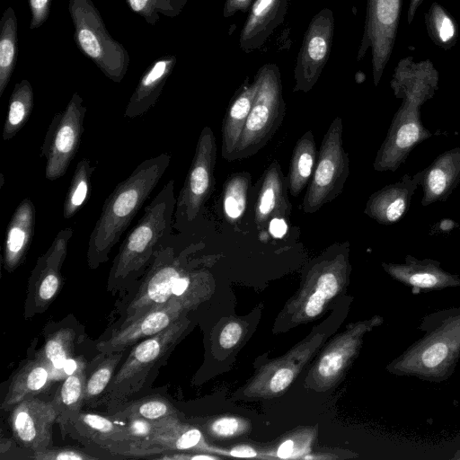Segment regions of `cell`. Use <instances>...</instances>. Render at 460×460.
<instances>
[{
  "label": "cell",
  "instance_id": "obj_47",
  "mask_svg": "<svg viewBox=\"0 0 460 460\" xmlns=\"http://www.w3.org/2000/svg\"><path fill=\"white\" fill-rule=\"evenodd\" d=\"M325 299V296L318 289H315L307 301L306 314L311 317L319 314L322 312Z\"/></svg>",
  "mask_w": 460,
  "mask_h": 460
},
{
  "label": "cell",
  "instance_id": "obj_5",
  "mask_svg": "<svg viewBox=\"0 0 460 460\" xmlns=\"http://www.w3.org/2000/svg\"><path fill=\"white\" fill-rule=\"evenodd\" d=\"M257 93L232 161L256 155L277 133L285 114L286 103L279 66L268 63L254 75Z\"/></svg>",
  "mask_w": 460,
  "mask_h": 460
},
{
  "label": "cell",
  "instance_id": "obj_46",
  "mask_svg": "<svg viewBox=\"0 0 460 460\" xmlns=\"http://www.w3.org/2000/svg\"><path fill=\"white\" fill-rule=\"evenodd\" d=\"M256 0H226L223 15L224 17H231L237 12L247 13L251 10Z\"/></svg>",
  "mask_w": 460,
  "mask_h": 460
},
{
  "label": "cell",
  "instance_id": "obj_29",
  "mask_svg": "<svg viewBox=\"0 0 460 460\" xmlns=\"http://www.w3.org/2000/svg\"><path fill=\"white\" fill-rule=\"evenodd\" d=\"M87 364L61 380L50 401L57 413V423L62 430L70 418L84 407Z\"/></svg>",
  "mask_w": 460,
  "mask_h": 460
},
{
  "label": "cell",
  "instance_id": "obj_20",
  "mask_svg": "<svg viewBox=\"0 0 460 460\" xmlns=\"http://www.w3.org/2000/svg\"><path fill=\"white\" fill-rule=\"evenodd\" d=\"M420 178L404 174L398 181L387 184L371 194L366 203L364 214L380 225L391 226L406 215Z\"/></svg>",
  "mask_w": 460,
  "mask_h": 460
},
{
  "label": "cell",
  "instance_id": "obj_33",
  "mask_svg": "<svg viewBox=\"0 0 460 460\" xmlns=\"http://www.w3.org/2000/svg\"><path fill=\"white\" fill-rule=\"evenodd\" d=\"M34 104V93L27 79L18 82L11 93L7 115L4 120L2 137L12 139L29 120Z\"/></svg>",
  "mask_w": 460,
  "mask_h": 460
},
{
  "label": "cell",
  "instance_id": "obj_10",
  "mask_svg": "<svg viewBox=\"0 0 460 460\" xmlns=\"http://www.w3.org/2000/svg\"><path fill=\"white\" fill-rule=\"evenodd\" d=\"M402 0H367L363 37L358 53L362 59L371 49L374 85L377 86L391 58L401 17Z\"/></svg>",
  "mask_w": 460,
  "mask_h": 460
},
{
  "label": "cell",
  "instance_id": "obj_14",
  "mask_svg": "<svg viewBox=\"0 0 460 460\" xmlns=\"http://www.w3.org/2000/svg\"><path fill=\"white\" fill-rule=\"evenodd\" d=\"M432 137L420 119V107L402 102L373 163L377 172H395L412 149Z\"/></svg>",
  "mask_w": 460,
  "mask_h": 460
},
{
  "label": "cell",
  "instance_id": "obj_16",
  "mask_svg": "<svg viewBox=\"0 0 460 460\" xmlns=\"http://www.w3.org/2000/svg\"><path fill=\"white\" fill-rule=\"evenodd\" d=\"M9 420L13 438L31 455L53 446L57 413L51 402L37 397L23 400L11 410Z\"/></svg>",
  "mask_w": 460,
  "mask_h": 460
},
{
  "label": "cell",
  "instance_id": "obj_30",
  "mask_svg": "<svg viewBox=\"0 0 460 460\" xmlns=\"http://www.w3.org/2000/svg\"><path fill=\"white\" fill-rule=\"evenodd\" d=\"M125 354L126 350L100 353L93 368L89 371L86 368L84 407L97 408Z\"/></svg>",
  "mask_w": 460,
  "mask_h": 460
},
{
  "label": "cell",
  "instance_id": "obj_15",
  "mask_svg": "<svg viewBox=\"0 0 460 460\" xmlns=\"http://www.w3.org/2000/svg\"><path fill=\"white\" fill-rule=\"evenodd\" d=\"M333 35V13L326 7L312 18L305 32L294 69V93H308L317 83L329 58Z\"/></svg>",
  "mask_w": 460,
  "mask_h": 460
},
{
  "label": "cell",
  "instance_id": "obj_32",
  "mask_svg": "<svg viewBox=\"0 0 460 460\" xmlns=\"http://www.w3.org/2000/svg\"><path fill=\"white\" fill-rule=\"evenodd\" d=\"M18 22L12 7H7L0 20V97L7 87L16 66Z\"/></svg>",
  "mask_w": 460,
  "mask_h": 460
},
{
  "label": "cell",
  "instance_id": "obj_38",
  "mask_svg": "<svg viewBox=\"0 0 460 460\" xmlns=\"http://www.w3.org/2000/svg\"><path fill=\"white\" fill-rule=\"evenodd\" d=\"M128 7L148 24L155 25L161 16L173 18L185 7L188 0H125Z\"/></svg>",
  "mask_w": 460,
  "mask_h": 460
},
{
  "label": "cell",
  "instance_id": "obj_1",
  "mask_svg": "<svg viewBox=\"0 0 460 460\" xmlns=\"http://www.w3.org/2000/svg\"><path fill=\"white\" fill-rule=\"evenodd\" d=\"M170 162L168 153L141 162L107 197L88 242L86 261L90 269L95 270L108 261L111 251L149 198Z\"/></svg>",
  "mask_w": 460,
  "mask_h": 460
},
{
  "label": "cell",
  "instance_id": "obj_31",
  "mask_svg": "<svg viewBox=\"0 0 460 460\" xmlns=\"http://www.w3.org/2000/svg\"><path fill=\"white\" fill-rule=\"evenodd\" d=\"M76 334L68 326H60L48 333L44 344L39 353L49 364L57 381L64 379L63 368L66 363L74 357Z\"/></svg>",
  "mask_w": 460,
  "mask_h": 460
},
{
  "label": "cell",
  "instance_id": "obj_43",
  "mask_svg": "<svg viewBox=\"0 0 460 460\" xmlns=\"http://www.w3.org/2000/svg\"><path fill=\"white\" fill-rule=\"evenodd\" d=\"M242 335V327L237 323L226 324L221 332L219 343L225 349L234 347Z\"/></svg>",
  "mask_w": 460,
  "mask_h": 460
},
{
  "label": "cell",
  "instance_id": "obj_4",
  "mask_svg": "<svg viewBox=\"0 0 460 460\" xmlns=\"http://www.w3.org/2000/svg\"><path fill=\"white\" fill-rule=\"evenodd\" d=\"M68 11L78 49L114 83H120L129 66L125 47L108 31L92 0H69Z\"/></svg>",
  "mask_w": 460,
  "mask_h": 460
},
{
  "label": "cell",
  "instance_id": "obj_8",
  "mask_svg": "<svg viewBox=\"0 0 460 460\" xmlns=\"http://www.w3.org/2000/svg\"><path fill=\"white\" fill-rule=\"evenodd\" d=\"M216 159V137L212 129L205 126L198 138L190 167L176 199L173 226L177 229L180 230L184 223L193 222L210 198L215 186Z\"/></svg>",
  "mask_w": 460,
  "mask_h": 460
},
{
  "label": "cell",
  "instance_id": "obj_22",
  "mask_svg": "<svg viewBox=\"0 0 460 460\" xmlns=\"http://www.w3.org/2000/svg\"><path fill=\"white\" fill-rule=\"evenodd\" d=\"M417 174L423 191L422 206L446 201L460 182V146L445 151Z\"/></svg>",
  "mask_w": 460,
  "mask_h": 460
},
{
  "label": "cell",
  "instance_id": "obj_34",
  "mask_svg": "<svg viewBox=\"0 0 460 460\" xmlns=\"http://www.w3.org/2000/svg\"><path fill=\"white\" fill-rule=\"evenodd\" d=\"M107 414L119 420L128 418L158 420L169 417H177L176 409L169 400L161 395H149L127 401L108 411Z\"/></svg>",
  "mask_w": 460,
  "mask_h": 460
},
{
  "label": "cell",
  "instance_id": "obj_21",
  "mask_svg": "<svg viewBox=\"0 0 460 460\" xmlns=\"http://www.w3.org/2000/svg\"><path fill=\"white\" fill-rule=\"evenodd\" d=\"M288 191L287 176L279 164L273 161L261 175L254 205V222L260 231H263L274 217H289L292 205Z\"/></svg>",
  "mask_w": 460,
  "mask_h": 460
},
{
  "label": "cell",
  "instance_id": "obj_39",
  "mask_svg": "<svg viewBox=\"0 0 460 460\" xmlns=\"http://www.w3.org/2000/svg\"><path fill=\"white\" fill-rule=\"evenodd\" d=\"M99 458L80 448L53 446L33 452L30 456V459L34 460H96Z\"/></svg>",
  "mask_w": 460,
  "mask_h": 460
},
{
  "label": "cell",
  "instance_id": "obj_51",
  "mask_svg": "<svg viewBox=\"0 0 460 460\" xmlns=\"http://www.w3.org/2000/svg\"><path fill=\"white\" fill-rule=\"evenodd\" d=\"M424 0H410L408 10H407V22L411 24L413 21V18L416 14V12L420 5L423 3Z\"/></svg>",
  "mask_w": 460,
  "mask_h": 460
},
{
  "label": "cell",
  "instance_id": "obj_25",
  "mask_svg": "<svg viewBox=\"0 0 460 460\" xmlns=\"http://www.w3.org/2000/svg\"><path fill=\"white\" fill-rule=\"evenodd\" d=\"M36 210L31 199H23L7 225L3 247V266L14 271L24 261L35 230Z\"/></svg>",
  "mask_w": 460,
  "mask_h": 460
},
{
  "label": "cell",
  "instance_id": "obj_6",
  "mask_svg": "<svg viewBox=\"0 0 460 460\" xmlns=\"http://www.w3.org/2000/svg\"><path fill=\"white\" fill-rule=\"evenodd\" d=\"M182 330L183 323L177 320L161 332L136 343L115 372L97 407L102 406L108 412L140 391L151 371L169 353Z\"/></svg>",
  "mask_w": 460,
  "mask_h": 460
},
{
  "label": "cell",
  "instance_id": "obj_40",
  "mask_svg": "<svg viewBox=\"0 0 460 460\" xmlns=\"http://www.w3.org/2000/svg\"><path fill=\"white\" fill-rule=\"evenodd\" d=\"M51 2L52 0H28L31 13V30L38 29L46 22L50 13Z\"/></svg>",
  "mask_w": 460,
  "mask_h": 460
},
{
  "label": "cell",
  "instance_id": "obj_9",
  "mask_svg": "<svg viewBox=\"0 0 460 460\" xmlns=\"http://www.w3.org/2000/svg\"><path fill=\"white\" fill-rule=\"evenodd\" d=\"M85 114L83 98L74 93L63 111L52 118L41 146L48 180L56 181L66 172L79 149Z\"/></svg>",
  "mask_w": 460,
  "mask_h": 460
},
{
  "label": "cell",
  "instance_id": "obj_3",
  "mask_svg": "<svg viewBox=\"0 0 460 460\" xmlns=\"http://www.w3.org/2000/svg\"><path fill=\"white\" fill-rule=\"evenodd\" d=\"M425 334L394 361L399 376L441 382L460 358V308L437 312L423 318Z\"/></svg>",
  "mask_w": 460,
  "mask_h": 460
},
{
  "label": "cell",
  "instance_id": "obj_11",
  "mask_svg": "<svg viewBox=\"0 0 460 460\" xmlns=\"http://www.w3.org/2000/svg\"><path fill=\"white\" fill-rule=\"evenodd\" d=\"M182 271L172 248L161 244L155 251L151 265L138 290L129 301L124 318L117 328L130 323L155 307L176 300L173 298V288Z\"/></svg>",
  "mask_w": 460,
  "mask_h": 460
},
{
  "label": "cell",
  "instance_id": "obj_28",
  "mask_svg": "<svg viewBox=\"0 0 460 460\" xmlns=\"http://www.w3.org/2000/svg\"><path fill=\"white\" fill-rule=\"evenodd\" d=\"M317 161L316 145L312 130L305 132L296 141L287 175L288 191L293 197L301 194L312 178Z\"/></svg>",
  "mask_w": 460,
  "mask_h": 460
},
{
  "label": "cell",
  "instance_id": "obj_7",
  "mask_svg": "<svg viewBox=\"0 0 460 460\" xmlns=\"http://www.w3.org/2000/svg\"><path fill=\"white\" fill-rule=\"evenodd\" d=\"M342 133V119L337 116L323 137L315 168L302 201L305 214L317 212L343 190L349 175V158L343 147Z\"/></svg>",
  "mask_w": 460,
  "mask_h": 460
},
{
  "label": "cell",
  "instance_id": "obj_37",
  "mask_svg": "<svg viewBox=\"0 0 460 460\" xmlns=\"http://www.w3.org/2000/svg\"><path fill=\"white\" fill-rule=\"evenodd\" d=\"M251 174L240 172L231 174L224 183L223 211L230 222L240 219L245 212L248 192L251 187Z\"/></svg>",
  "mask_w": 460,
  "mask_h": 460
},
{
  "label": "cell",
  "instance_id": "obj_2",
  "mask_svg": "<svg viewBox=\"0 0 460 460\" xmlns=\"http://www.w3.org/2000/svg\"><path fill=\"white\" fill-rule=\"evenodd\" d=\"M175 207L174 180H170L145 208L119 246L110 270L108 290L122 288L144 273L155 251L172 233Z\"/></svg>",
  "mask_w": 460,
  "mask_h": 460
},
{
  "label": "cell",
  "instance_id": "obj_18",
  "mask_svg": "<svg viewBox=\"0 0 460 460\" xmlns=\"http://www.w3.org/2000/svg\"><path fill=\"white\" fill-rule=\"evenodd\" d=\"M390 86L397 99L421 107L438 89V72L429 59L406 57L394 68Z\"/></svg>",
  "mask_w": 460,
  "mask_h": 460
},
{
  "label": "cell",
  "instance_id": "obj_44",
  "mask_svg": "<svg viewBox=\"0 0 460 460\" xmlns=\"http://www.w3.org/2000/svg\"><path fill=\"white\" fill-rule=\"evenodd\" d=\"M237 429L238 421L234 418H221L211 425L212 432L220 437L232 436L236 432Z\"/></svg>",
  "mask_w": 460,
  "mask_h": 460
},
{
  "label": "cell",
  "instance_id": "obj_24",
  "mask_svg": "<svg viewBox=\"0 0 460 460\" xmlns=\"http://www.w3.org/2000/svg\"><path fill=\"white\" fill-rule=\"evenodd\" d=\"M290 0H256L243 26L239 46L245 53L260 49L284 22Z\"/></svg>",
  "mask_w": 460,
  "mask_h": 460
},
{
  "label": "cell",
  "instance_id": "obj_27",
  "mask_svg": "<svg viewBox=\"0 0 460 460\" xmlns=\"http://www.w3.org/2000/svg\"><path fill=\"white\" fill-rule=\"evenodd\" d=\"M247 79L236 92L222 123L221 155L227 161H232L258 90L257 80L249 83Z\"/></svg>",
  "mask_w": 460,
  "mask_h": 460
},
{
  "label": "cell",
  "instance_id": "obj_35",
  "mask_svg": "<svg viewBox=\"0 0 460 460\" xmlns=\"http://www.w3.org/2000/svg\"><path fill=\"white\" fill-rule=\"evenodd\" d=\"M429 39L444 50L451 49L456 43L459 31L453 15L440 4L433 2L424 15Z\"/></svg>",
  "mask_w": 460,
  "mask_h": 460
},
{
  "label": "cell",
  "instance_id": "obj_49",
  "mask_svg": "<svg viewBox=\"0 0 460 460\" xmlns=\"http://www.w3.org/2000/svg\"><path fill=\"white\" fill-rule=\"evenodd\" d=\"M230 454L236 457H253L256 456V452L249 446L235 447Z\"/></svg>",
  "mask_w": 460,
  "mask_h": 460
},
{
  "label": "cell",
  "instance_id": "obj_12",
  "mask_svg": "<svg viewBox=\"0 0 460 460\" xmlns=\"http://www.w3.org/2000/svg\"><path fill=\"white\" fill-rule=\"evenodd\" d=\"M74 230H60L49 249L41 254L28 279L24 306L26 319L45 312L58 294L63 282L61 268Z\"/></svg>",
  "mask_w": 460,
  "mask_h": 460
},
{
  "label": "cell",
  "instance_id": "obj_19",
  "mask_svg": "<svg viewBox=\"0 0 460 460\" xmlns=\"http://www.w3.org/2000/svg\"><path fill=\"white\" fill-rule=\"evenodd\" d=\"M440 265L438 261L420 260L410 254L401 263H382L394 279L411 288L413 294L460 287V275L447 272Z\"/></svg>",
  "mask_w": 460,
  "mask_h": 460
},
{
  "label": "cell",
  "instance_id": "obj_41",
  "mask_svg": "<svg viewBox=\"0 0 460 460\" xmlns=\"http://www.w3.org/2000/svg\"><path fill=\"white\" fill-rule=\"evenodd\" d=\"M343 363V357L340 352L333 351L326 354L320 361L318 371L322 376L331 377L339 372Z\"/></svg>",
  "mask_w": 460,
  "mask_h": 460
},
{
  "label": "cell",
  "instance_id": "obj_36",
  "mask_svg": "<svg viewBox=\"0 0 460 460\" xmlns=\"http://www.w3.org/2000/svg\"><path fill=\"white\" fill-rule=\"evenodd\" d=\"M94 170L88 158H82L77 163L63 205L65 219L73 217L88 200Z\"/></svg>",
  "mask_w": 460,
  "mask_h": 460
},
{
  "label": "cell",
  "instance_id": "obj_26",
  "mask_svg": "<svg viewBox=\"0 0 460 460\" xmlns=\"http://www.w3.org/2000/svg\"><path fill=\"white\" fill-rule=\"evenodd\" d=\"M175 64L174 55H165L146 69L126 106L125 118L140 117L155 104Z\"/></svg>",
  "mask_w": 460,
  "mask_h": 460
},
{
  "label": "cell",
  "instance_id": "obj_48",
  "mask_svg": "<svg viewBox=\"0 0 460 460\" xmlns=\"http://www.w3.org/2000/svg\"><path fill=\"white\" fill-rule=\"evenodd\" d=\"M269 231L276 238L282 237L288 229L286 218L274 217L269 223Z\"/></svg>",
  "mask_w": 460,
  "mask_h": 460
},
{
  "label": "cell",
  "instance_id": "obj_17",
  "mask_svg": "<svg viewBox=\"0 0 460 460\" xmlns=\"http://www.w3.org/2000/svg\"><path fill=\"white\" fill-rule=\"evenodd\" d=\"M187 305L183 300H172L145 313L130 323L116 328L111 334L97 343L100 353L127 350L142 340L150 338L179 320Z\"/></svg>",
  "mask_w": 460,
  "mask_h": 460
},
{
  "label": "cell",
  "instance_id": "obj_42",
  "mask_svg": "<svg viewBox=\"0 0 460 460\" xmlns=\"http://www.w3.org/2000/svg\"><path fill=\"white\" fill-rule=\"evenodd\" d=\"M338 279L336 275L332 271H325L319 276L315 289H318L325 298L329 299L334 296L338 291Z\"/></svg>",
  "mask_w": 460,
  "mask_h": 460
},
{
  "label": "cell",
  "instance_id": "obj_13",
  "mask_svg": "<svg viewBox=\"0 0 460 460\" xmlns=\"http://www.w3.org/2000/svg\"><path fill=\"white\" fill-rule=\"evenodd\" d=\"M79 443L108 454L135 457L134 439L124 422L111 415L85 411L75 413L61 430Z\"/></svg>",
  "mask_w": 460,
  "mask_h": 460
},
{
  "label": "cell",
  "instance_id": "obj_50",
  "mask_svg": "<svg viewBox=\"0 0 460 460\" xmlns=\"http://www.w3.org/2000/svg\"><path fill=\"white\" fill-rule=\"evenodd\" d=\"M293 446H294V443L290 439L283 442L278 449V452H277L278 456L280 458L289 457L293 451Z\"/></svg>",
  "mask_w": 460,
  "mask_h": 460
},
{
  "label": "cell",
  "instance_id": "obj_52",
  "mask_svg": "<svg viewBox=\"0 0 460 460\" xmlns=\"http://www.w3.org/2000/svg\"><path fill=\"white\" fill-rule=\"evenodd\" d=\"M193 460L195 459H204V460H211V459H215V457L213 456H207V455H194L193 457H192Z\"/></svg>",
  "mask_w": 460,
  "mask_h": 460
},
{
  "label": "cell",
  "instance_id": "obj_45",
  "mask_svg": "<svg viewBox=\"0 0 460 460\" xmlns=\"http://www.w3.org/2000/svg\"><path fill=\"white\" fill-rule=\"evenodd\" d=\"M293 379V372L289 368H280L270 380V389L275 392H280L289 385Z\"/></svg>",
  "mask_w": 460,
  "mask_h": 460
},
{
  "label": "cell",
  "instance_id": "obj_23",
  "mask_svg": "<svg viewBox=\"0 0 460 460\" xmlns=\"http://www.w3.org/2000/svg\"><path fill=\"white\" fill-rule=\"evenodd\" d=\"M54 381L51 367L37 350L13 373L1 410L11 411L22 401L36 397L49 389Z\"/></svg>",
  "mask_w": 460,
  "mask_h": 460
}]
</instances>
